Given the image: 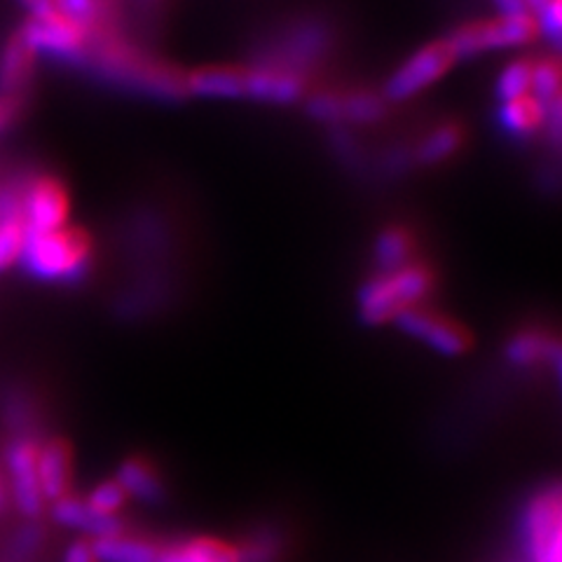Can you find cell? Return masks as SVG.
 <instances>
[{"mask_svg": "<svg viewBox=\"0 0 562 562\" xmlns=\"http://www.w3.org/2000/svg\"><path fill=\"white\" fill-rule=\"evenodd\" d=\"M454 61L457 57L448 41H434L425 47H419L411 59H406L394 70V76L384 87L386 99L406 101L417 97L419 92H425L427 87L441 80Z\"/></svg>", "mask_w": 562, "mask_h": 562, "instance_id": "4", "label": "cell"}, {"mask_svg": "<svg viewBox=\"0 0 562 562\" xmlns=\"http://www.w3.org/2000/svg\"><path fill=\"white\" fill-rule=\"evenodd\" d=\"M22 38L33 52H45L49 57L78 59L87 47V33L61 10L31 16L22 29Z\"/></svg>", "mask_w": 562, "mask_h": 562, "instance_id": "5", "label": "cell"}, {"mask_svg": "<svg viewBox=\"0 0 562 562\" xmlns=\"http://www.w3.org/2000/svg\"><path fill=\"white\" fill-rule=\"evenodd\" d=\"M462 146V132L457 127H441L425 138V144L419 146V160L427 165L446 162L448 157Z\"/></svg>", "mask_w": 562, "mask_h": 562, "instance_id": "23", "label": "cell"}, {"mask_svg": "<svg viewBox=\"0 0 562 562\" xmlns=\"http://www.w3.org/2000/svg\"><path fill=\"white\" fill-rule=\"evenodd\" d=\"M94 555L99 562H157V553L150 543L122 539V537H105L97 539Z\"/></svg>", "mask_w": 562, "mask_h": 562, "instance_id": "20", "label": "cell"}, {"mask_svg": "<svg viewBox=\"0 0 562 562\" xmlns=\"http://www.w3.org/2000/svg\"><path fill=\"white\" fill-rule=\"evenodd\" d=\"M122 502H125V492H122L117 481H111V483H101L85 504L97 514L113 516L117 508L122 506Z\"/></svg>", "mask_w": 562, "mask_h": 562, "instance_id": "26", "label": "cell"}, {"mask_svg": "<svg viewBox=\"0 0 562 562\" xmlns=\"http://www.w3.org/2000/svg\"><path fill=\"white\" fill-rule=\"evenodd\" d=\"M157 562H239V551L214 539H198L160 553Z\"/></svg>", "mask_w": 562, "mask_h": 562, "instance_id": "19", "label": "cell"}, {"mask_svg": "<svg viewBox=\"0 0 562 562\" xmlns=\"http://www.w3.org/2000/svg\"><path fill=\"white\" fill-rule=\"evenodd\" d=\"M558 490L541 492L525 512V543L530 562H562Z\"/></svg>", "mask_w": 562, "mask_h": 562, "instance_id": "6", "label": "cell"}, {"mask_svg": "<svg viewBox=\"0 0 562 562\" xmlns=\"http://www.w3.org/2000/svg\"><path fill=\"white\" fill-rule=\"evenodd\" d=\"M35 52L24 43L22 35L12 38L3 52V61H0V85L8 94H16V90L29 80L33 68Z\"/></svg>", "mask_w": 562, "mask_h": 562, "instance_id": "17", "label": "cell"}, {"mask_svg": "<svg viewBox=\"0 0 562 562\" xmlns=\"http://www.w3.org/2000/svg\"><path fill=\"white\" fill-rule=\"evenodd\" d=\"M535 20L539 26V33L551 43L560 41V29H562V0H549L547 5L535 12Z\"/></svg>", "mask_w": 562, "mask_h": 562, "instance_id": "27", "label": "cell"}, {"mask_svg": "<svg viewBox=\"0 0 562 562\" xmlns=\"http://www.w3.org/2000/svg\"><path fill=\"white\" fill-rule=\"evenodd\" d=\"M506 355H508V361L516 366H535L547 357V342H543L539 336H532V333H525V336H518L512 340Z\"/></svg>", "mask_w": 562, "mask_h": 562, "instance_id": "25", "label": "cell"}, {"mask_svg": "<svg viewBox=\"0 0 562 562\" xmlns=\"http://www.w3.org/2000/svg\"><path fill=\"white\" fill-rule=\"evenodd\" d=\"M8 464L14 481L16 504H20L26 516H35L41 512L43 504V492L38 481V448H35V443L26 441V438L24 441H16L10 448Z\"/></svg>", "mask_w": 562, "mask_h": 562, "instance_id": "10", "label": "cell"}, {"mask_svg": "<svg viewBox=\"0 0 562 562\" xmlns=\"http://www.w3.org/2000/svg\"><path fill=\"white\" fill-rule=\"evenodd\" d=\"M549 3V0H525V5H527V10H530L532 14L539 10V8H543V5H547Z\"/></svg>", "mask_w": 562, "mask_h": 562, "instance_id": "32", "label": "cell"}, {"mask_svg": "<svg viewBox=\"0 0 562 562\" xmlns=\"http://www.w3.org/2000/svg\"><path fill=\"white\" fill-rule=\"evenodd\" d=\"M68 195L64 186L52 179V176H43V179L33 181L26 190L22 216L26 223V233H55L66 227L68 218Z\"/></svg>", "mask_w": 562, "mask_h": 562, "instance_id": "7", "label": "cell"}, {"mask_svg": "<svg viewBox=\"0 0 562 562\" xmlns=\"http://www.w3.org/2000/svg\"><path fill=\"white\" fill-rule=\"evenodd\" d=\"M431 286V277L419 266H403L394 272H386L380 279H373L359 293V312L368 324H382L396 319L425 297Z\"/></svg>", "mask_w": 562, "mask_h": 562, "instance_id": "3", "label": "cell"}, {"mask_svg": "<svg viewBox=\"0 0 562 562\" xmlns=\"http://www.w3.org/2000/svg\"><path fill=\"white\" fill-rule=\"evenodd\" d=\"M70 479V454L64 443L52 441L38 450V481L43 497L61 499Z\"/></svg>", "mask_w": 562, "mask_h": 562, "instance_id": "15", "label": "cell"}, {"mask_svg": "<svg viewBox=\"0 0 562 562\" xmlns=\"http://www.w3.org/2000/svg\"><path fill=\"white\" fill-rule=\"evenodd\" d=\"M499 8V14H518V12H530L525 5V0H495Z\"/></svg>", "mask_w": 562, "mask_h": 562, "instance_id": "31", "label": "cell"}, {"mask_svg": "<svg viewBox=\"0 0 562 562\" xmlns=\"http://www.w3.org/2000/svg\"><path fill=\"white\" fill-rule=\"evenodd\" d=\"M532 97L543 105V109H549L551 103L560 101V64L555 57L535 64Z\"/></svg>", "mask_w": 562, "mask_h": 562, "instance_id": "24", "label": "cell"}, {"mask_svg": "<svg viewBox=\"0 0 562 562\" xmlns=\"http://www.w3.org/2000/svg\"><path fill=\"white\" fill-rule=\"evenodd\" d=\"M499 122L512 136L530 138L541 127H547V109L532 94H525L514 101H504Z\"/></svg>", "mask_w": 562, "mask_h": 562, "instance_id": "13", "label": "cell"}, {"mask_svg": "<svg viewBox=\"0 0 562 562\" xmlns=\"http://www.w3.org/2000/svg\"><path fill=\"white\" fill-rule=\"evenodd\" d=\"M22 3L31 10V16H41L59 10V0H22Z\"/></svg>", "mask_w": 562, "mask_h": 562, "instance_id": "30", "label": "cell"}, {"mask_svg": "<svg viewBox=\"0 0 562 562\" xmlns=\"http://www.w3.org/2000/svg\"><path fill=\"white\" fill-rule=\"evenodd\" d=\"M413 251V241L406 231H398V227H390L378 237L375 244V258L380 262V268L386 272H394L398 268L406 266V260L411 258Z\"/></svg>", "mask_w": 562, "mask_h": 562, "instance_id": "22", "label": "cell"}, {"mask_svg": "<svg viewBox=\"0 0 562 562\" xmlns=\"http://www.w3.org/2000/svg\"><path fill=\"white\" fill-rule=\"evenodd\" d=\"M26 270L47 281H78L90 268V239L74 227L26 233L22 256Z\"/></svg>", "mask_w": 562, "mask_h": 562, "instance_id": "1", "label": "cell"}, {"mask_svg": "<svg viewBox=\"0 0 562 562\" xmlns=\"http://www.w3.org/2000/svg\"><path fill=\"white\" fill-rule=\"evenodd\" d=\"M117 485L122 487L125 495H132L140 502L155 504L162 499V483L155 476V471H150L144 462L132 460L125 462L117 473Z\"/></svg>", "mask_w": 562, "mask_h": 562, "instance_id": "18", "label": "cell"}, {"mask_svg": "<svg viewBox=\"0 0 562 562\" xmlns=\"http://www.w3.org/2000/svg\"><path fill=\"white\" fill-rule=\"evenodd\" d=\"M310 113L314 117H324V120L371 122L382 115V101L373 94H349V97L319 94L310 101Z\"/></svg>", "mask_w": 562, "mask_h": 562, "instance_id": "12", "label": "cell"}, {"mask_svg": "<svg viewBox=\"0 0 562 562\" xmlns=\"http://www.w3.org/2000/svg\"><path fill=\"white\" fill-rule=\"evenodd\" d=\"M16 113H20V99H16V94L0 97V130H5Z\"/></svg>", "mask_w": 562, "mask_h": 562, "instance_id": "28", "label": "cell"}, {"mask_svg": "<svg viewBox=\"0 0 562 562\" xmlns=\"http://www.w3.org/2000/svg\"><path fill=\"white\" fill-rule=\"evenodd\" d=\"M26 241V223L22 216V206L16 200L8 198L0 209V270L12 266L22 256Z\"/></svg>", "mask_w": 562, "mask_h": 562, "instance_id": "16", "label": "cell"}, {"mask_svg": "<svg viewBox=\"0 0 562 562\" xmlns=\"http://www.w3.org/2000/svg\"><path fill=\"white\" fill-rule=\"evenodd\" d=\"M55 518L61 525L68 527H78V530H85L90 535H97V539L105 537H115L120 532V522L115 516H105L92 512L90 506L78 499H66L61 497L55 506Z\"/></svg>", "mask_w": 562, "mask_h": 562, "instance_id": "14", "label": "cell"}, {"mask_svg": "<svg viewBox=\"0 0 562 562\" xmlns=\"http://www.w3.org/2000/svg\"><path fill=\"white\" fill-rule=\"evenodd\" d=\"M539 35V26L532 12L499 14L495 20L467 22L446 38L457 59L479 57L483 52L512 49L530 45Z\"/></svg>", "mask_w": 562, "mask_h": 562, "instance_id": "2", "label": "cell"}, {"mask_svg": "<svg viewBox=\"0 0 562 562\" xmlns=\"http://www.w3.org/2000/svg\"><path fill=\"white\" fill-rule=\"evenodd\" d=\"M249 68L233 64H211L186 76V90L204 99H244Z\"/></svg>", "mask_w": 562, "mask_h": 562, "instance_id": "9", "label": "cell"}, {"mask_svg": "<svg viewBox=\"0 0 562 562\" xmlns=\"http://www.w3.org/2000/svg\"><path fill=\"white\" fill-rule=\"evenodd\" d=\"M64 562H99V560H97L94 549L90 547V543L78 541V543H74V547L66 551Z\"/></svg>", "mask_w": 562, "mask_h": 562, "instance_id": "29", "label": "cell"}, {"mask_svg": "<svg viewBox=\"0 0 562 562\" xmlns=\"http://www.w3.org/2000/svg\"><path fill=\"white\" fill-rule=\"evenodd\" d=\"M532 78H535V61L530 59L508 61L497 78V97L502 101H514L525 94H532Z\"/></svg>", "mask_w": 562, "mask_h": 562, "instance_id": "21", "label": "cell"}, {"mask_svg": "<svg viewBox=\"0 0 562 562\" xmlns=\"http://www.w3.org/2000/svg\"><path fill=\"white\" fill-rule=\"evenodd\" d=\"M303 90L305 85L301 76L291 74V70L249 68V78H246V97L266 103H293L303 97Z\"/></svg>", "mask_w": 562, "mask_h": 562, "instance_id": "11", "label": "cell"}, {"mask_svg": "<svg viewBox=\"0 0 562 562\" xmlns=\"http://www.w3.org/2000/svg\"><path fill=\"white\" fill-rule=\"evenodd\" d=\"M398 326L408 333L411 338L425 342L434 351H441L446 357H457L469 347L467 333L443 319V316L431 314V312H422V310H406L396 316Z\"/></svg>", "mask_w": 562, "mask_h": 562, "instance_id": "8", "label": "cell"}]
</instances>
